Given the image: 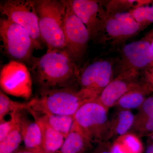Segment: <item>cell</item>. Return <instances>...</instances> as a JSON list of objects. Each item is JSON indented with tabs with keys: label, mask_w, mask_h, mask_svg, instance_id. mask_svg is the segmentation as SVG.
<instances>
[{
	"label": "cell",
	"mask_w": 153,
	"mask_h": 153,
	"mask_svg": "<svg viewBox=\"0 0 153 153\" xmlns=\"http://www.w3.org/2000/svg\"></svg>",
	"instance_id": "obj_36"
},
{
	"label": "cell",
	"mask_w": 153,
	"mask_h": 153,
	"mask_svg": "<svg viewBox=\"0 0 153 153\" xmlns=\"http://www.w3.org/2000/svg\"><path fill=\"white\" fill-rule=\"evenodd\" d=\"M146 153H153V140L147 146Z\"/></svg>",
	"instance_id": "obj_32"
},
{
	"label": "cell",
	"mask_w": 153,
	"mask_h": 153,
	"mask_svg": "<svg viewBox=\"0 0 153 153\" xmlns=\"http://www.w3.org/2000/svg\"><path fill=\"white\" fill-rule=\"evenodd\" d=\"M142 30L129 12L111 15L105 14L98 38L101 43L108 41L111 45L115 46L137 36Z\"/></svg>",
	"instance_id": "obj_8"
},
{
	"label": "cell",
	"mask_w": 153,
	"mask_h": 153,
	"mask_svg": "<svg viewBox=\"0 0 153 153\" xmlns=\"http://www.w3.org/2000/svg\"><path fill=\"white\" fill-rule=\"evenodd\" d=\"M148 91L149 89L145 85L140 88L129 91L120 98L114 106L117 109L128 110L139 109L146 99L145 95Z\"/></svg>",
	"instance_id": "obj_18"
},
{
	"label": "cell",
	"mask_w": 153,
	"mask_h": 153,
	"mask_svg": "<svg viewBox=\"0 0 153 153\" xmlns=\"http://www.w3.org/2000/svg\"><path fill=\"white\" fill-rule=\"evenodd\" d=\"M151 33H152V34H153V30H152V31H151Z\"/></svg>",
	"instance_id": "obj_34"
},
{
	"label": "cell",
	"mask_w": 153,
	"mask_h": 153,
	"mask_svg": "<svg viewBox=\"0 0 153 153\" xmlns=\"http://www.w3.org/2000/svg\"><path fill=\"white\" fill-rule=\"evenodd\" d=\"M38 124L42 133L43 149L46 153L59 152L65 140L63 135L47 123L37 113L31 109L28 111Z\"/></svg>",
	"instance_id": "obj_14"
},
{
	"label": "cell",
	"mask_w": 153,
	"mask_h": 153,
	"mask_svg": "<svg viewBox=\"0 0 153 153\" xmlns=\"http://www.w3.org/2000/svg\"><path fill=\"white\" fill-rule=\"evenodd\" d=\"M108 111L95 98L85 102L73 116L74 123L91 143L109 142Z\"/></svg>",
	"instance_id": "obj_4"
},
{
	"label": "cell",
	"mask_w": 153,
	"mask_h": 153,
	"mask_svg": "<svg viewBox=\"0 0 153 153\" xmlns=\"http://www.w3.org/2000/svg\"><path fill=\"white\" fill-rule=\"evenodd\" d=\"M91 146V143L74 122L58 153H85Z\"/></svg>",
	"instance_id": "obj_17"
},
{
	"label": "cell",
	"mask_w": 153,
	"mask_h": 153,
	"mask_svg": "<svg viewBox=\"0 0 153 153\" xmlns=\"http://www.w3.org/2000/svg\"><path fill=\"white\" fill-rule=\"evenodd\" d=\"M14 153H44L42 152H38V151L34 150L29 149L25 148L23 149L18 150Z\"/></svg>",
	"instance_id": "obj_31"
},
{
	"label": "cell",
	"mask_w": 153,
	"mask_h": 153,
	"mask_svg": "<svg viewBox=\"0 0 153 153\" xmlns=\"http://www.w3.org/2000/svg\"><path fill=\"white\" fill-rule=\"evenodd\" d=\"M129 12L142 30L153 23V9L151 6H141Z\"/></svg>",
	"instance_id": "obj_24"
},
{
	"label": "cell",
	"mask_w": 153,
	"mask_h": 153,
	"mask_svg": "<svg viewBox=\"0 0 153 153\" xmlns=\"http://www.w3.org/2000/svg\"><path fill=\"white\" fill-rule=\"evenodd\" d=\"M152 66H153V65H152Z\"/></svg>",
	"instance_id": "obj_37"
},
{
	"label": "cell",
	"mask_w": 153,
	"mask_h": 153,
	"mask_svg": "<svg viewBox=\"0 0 153 153\" xmlns=\"http://www.w3.org/2000/svg\"><path fill=\"white\" fill-rule=\"evenodd\" d=\"M41 39L48 50H66V0H35Z\"/></svg>",
	"instance_id": "obj_3"
},
{
	"label": "cell",
	"mask_w": 153,
	"mask_h": 153,
	"mask_svg": "<svg viewBox=\"0 0 153 153\" xmlns=\"http://www.w3.org/2000/svg\"><path fill=\"white\" fill-rule=\"evenodd\" d=\"M152 1L134 0H111L107 1L104 4L105 14L111 15L129 12L141 6L147 5Z\"/></svg>",
	"instance_id": "obj_20"
},
{
	"label": "cell",
	"mask_w": 153,
	"mask_h": 153,
	"mask_svg": "<svg viewBox=\"0 0 153 153\" xmlns=\"http://www.w3.org/2000/svg\"><path fill=\"white\" fill-rule=\"evenodd\" d=\"M95 98L85 91L70 87L45 89L29 102L30 109L39 114L74 116L85 102Z\"/></svg>",
	"instance_id": "obj_2"
},
{
	"label": "cell",
	"mask_w": 153,
	"mask_h": 153,
	"mask_svg": "<svg viewBox=\"0 0 153 153\" xmlns=\"http://www.w3.org/2000/svg\"><path fill=\"white\" fill-rule=\"evenodd\" d=\"M137 115L142 117L153 116V96L146 98L140 108Z\"/></svg>",
	"instance_id": "obj_27"
},
{
	"label": "cell",
	"mask_w": 153,
	"mask_h": 153,
	"mask_svg": "<svg viewBox=\"0 0 153 153\" xmlns=\"http://www.w3.org/2000/svg\"><path fill=\"white\" fill-rule=\"evenodd\" d=\"M151 51L153 55V37L151 41Z\"/></svg>",
	"instance_id": "obj_33"
},
{
	"label": "cell",
	"mask_w": 153,
	"mask_h": 153,
	"mask_svg": "<svg viewBox=\"0 0 153 153\" xmlns=\"http://www.w3.org/2000/svg\"><path fill=\"white\" fill-rule=\"evenodd\" d=\"M64 32L66 51L75 62L81 60L87 50L90 35L85 25L74 14L69 0H66Z\"/></svg>",
	"instance_id": "obj_10"
},
{
	"label": "cell",
	"mask_w": 153,
	"mask_h": 153,
	"mask_svg": "<svg viewBox=\"0 0 153 153\" xmlns=\"http://www.w3.org/2000/svg\"><path fill=\"white\" fill-rule=\"evenodd\" d=\"M0 37L3 48L8 56L22 63H31L36 48L27 30L7 18H2L0 20Z\"/></svg>",
	"instance_id": "obj_5"
},
{
	"label": "cell",
	"mask_w": 153,
	"mask_h": 153,
	"mask_svg": "<svg viewBox=\"0 0 153 153\" xmlns=\"http://www.w3.org/2000/svg\"><path fill=\"white\" fill-rule=\"evenodd\" d=\"M129 133L140 137L153 133V116L142 117L135 115L134 122Z\"/></svg>",
	"instance_id": "obj_23"
},
{
	"label": "cell",
	"mask_w": 153,
	"mask_h": 153,
	"mask_svg": "<svg viewBox=\"0 0 153 153\" xmlns=\"http://www.w3.org/2000/svg\"><path fill=\"white\" fill-rule=\"evenodd\" d=\"M21 129L25 148L46 153L43 149L41 128L35 121H31L22 115Z\"/></svg>",
	"instance_id": "obj_16"
},
{
	"label": "cell",
	"mask_w": 153,
	"mask_h": 153,
	"mask_svg": "<svg viewBox=\"0 0 153 153\" xmlns=\"http://www.w3.org/2000/svg\"><path fill=\"white\" fill-rule=\"evenodd\" d=\"M152 40L146 35L140 40L123 46L121 52L118 75L137 79L140 71L152 66Z\"/></svg>",
	"instance_id": "obj_7"
},
{
	"label": "cell",
	"mask_w": 153,
	"mask_h": 153,
	"mask_svg": "<svg viewBox=\"0 0 153 153\" xmlns=\"http://www.w3.org/2000/svg\"><path fill=\"white\" fill-rule=\"evenodd\" d=\"M135 115L128 110L118 109L110 119L108 141H113L128 133L133 125Z\"/></svg>",
	"instance_id": "obj_15"
},
{
	"label": "cell",
	"mask_w": 153,
	"mask_h": 153,
	"mask_svg": "<svg viewBox=\"0 0 153 153\" xmlns=\"http://www.w3.org/2000/svg\"><path fill=\"white\" fill-rule=\"evenodd\" d=\"M0 85L2 91L10 95L28 100L33 92L30 71L22 62L13 60L1 69Z\"/></svg>",
	"instance_id": "obj_9"
},
{
	"label": "cell",
	"mask_w": 153,
	"mask_h": 153,
	"mask_svg": "<svg viewBox=\"0 0 153 153\" xmlns=\"http://www.w3.org/2000/svg\"><path fill=\"white\" fill-rule=\"evenodd\" d=\"M22 111H16L10 114L8 120H4L0 123V141L4 138L22 120Z\"/></svg>",
	"instance_id": "obj_26"
},
{
	"label": "cell",
	"mask_w": 153,
	"mask_h": 153,
	"mask_svg": "<svg viewBox=\"0 0 153 153\" xmlns=\"http://www.w3.org/2000/svg\"><path fill=\"white\" fill-rule=\"evenodd\" d=\"M0 10L6 18L24 28L33 39L36 49H42L35 0H6L0 3Z\"/></svg>",
	"instance_id": "obj_6"
},
{
	"label": "cell",
	"mask_w": 153,
	"mask_h": 153,
	"mask_svg": "<svg viewBox=\"0 0 153 153\" xmlns=\"http://www.w3.org/2000/svg\"><path fill=\"white\" fill-rule=\"evenodd\" d=\"M22 141L21 121L4 139L0 141V153H15L18 150Z\"/></svg>",
	"instance_id": "obj_21"
},
{
	"label": "cell",
	"mask_w": 153,
	"mask_h": 153,
	"mask_svg": "<svg viewBox=\"0 0 153 153\" xmlns=\"http://www.w3.org/2000/svg\"><path fill=\"white\" fill-rule=\"evenodd\" d=\"M151 7H152V8L153 9V2L152 3V5L151 6Z\"/></svg>",
	"instance_id": "obj_35"
},
{
	"label": "cell",
	"mask_w": 153,
	"mask_h": 153,
	"mask_svg": "<svg viewBox=\"0 0 153 153\" xmlns=\"http://www.w3.org/2000/svg\"><path fill=\"white\" fill-rule=\"evenodd\" d=\"M113 79L112 62L108 60H99L80 71L78 82L80 89L97 98Z\"/></svg>",
	"instance_id": "obj_11"
},
{
	"label": "cell",
	"mask_w": 153,
	"mask_h": 153,
	"mask_svg": "<svg viewBox=\"0 0 153 153\" xmlns=\"http://www.w3.org/2000/svg\"><path fill=\"white\" fill-rule=\"evenodd\" d=\"M127 153H142L143 146L140 137L128 133L117 139Z\"/></svg>",
	"instance_id": "obj_25"
},
{
	"label": "cell",
	"mask_w": 153,
	"mask_h": 153,
	"mask_svg": "<svg viewBox=\"0 0 153 153\" xmlns=\"http://www.w3.org/2000/svg\"><path fill=\"white\" fill-rule=\"evenodd\" d=\"M111 143L110 142L99 144L91 153H113L111 150Z\"/></svg>",
	"instance_id": "obj_29"
},
{
	"label": "cell",
	"mask_w": 153,
	"mask_h": 153,
	"mask_svg": "<svg viewBox=\"0 0 153 153\" xmlns=\"http://www.w3.org/2000/svg\"><path fill=\"white\" fill-rule=\"evenodd\" d=\"M31 63L35 79L45 89L70 87L78 81L80 70L66 50H47Z\"/></svg>",
	"instance_id": "obj_1"
},
{
	"label": "cell",
	"mask_w": 153,
	"mask_h": 153,
	"mask_svg": "<svg viewBox=\"0 0 153 153\" xmlns=\"http://www.w3.org/2000/svg\"><path fill=\"white\" fill-rule=\"evenodd\" d=\"M31 108L30 102H21L9 98L2 90L0 91V122L4 120L7 114L16 111L29 110Z\"/></svg>",
	"instance_id": "obj_22"
},
{
	"label": "cell",
	"mask_w": 153,
	"mask_h": 153,
	"mask_svg": "<svg viewBox=\"0 0 153 153\" xmlns=\"http://www.w3.org/2000/svg\"><path fill=\"white\" fill-rule=\"evenodd\" d=\"M72 10L85 25L90 39L95 40L100 34L105 17L103 2L95 0L70 1Z\"/></svg>",
	"instance_id": "obj_12"
},
{
	"label": "cell",
	"mask_w": 153,
	"mask_h": 153,
	"mask_svg": "<svg viewBox=\"0 0 153 153\" xmlns=\"http://www.w3.org/2000/svg\"><path fill=\"white\" fill-rule=\"evenodd\" d=\"M36 113L49 126L62 134L65 138L71 130L74 123V117L71 116Z\"/></svg>",
	"instance_id": "obj_19"
},
{
	"label": "cell",
	"mask_w": 153,
	"mask_h": 153,
	"mask_svg": "<svg viewBox=\"0 0 153 153\" xmlns=\"http://www.w3.org/2000/svg\"><path fill=\"white\" fill-rule=\"evenodd\" d=\"M111 149L113 153H127L120 143L116 140L111 143Z\"/></svg>",
	"instance_id": "obj_30"
},
{
	"label": "cell",
	"mask_w": 153,
	"mask_h": 153,
	"mask_svg": "<svg viewBox=\"0 0 153 153\" xmlns=\"http://www.w3.org/2000/svg\"><path fill=\"white\" fill-rule=\"evenodd\" d=\"M144 86L137 79L118 75L107 85L96 99L108 110L114 106L118 100L126 93Z\"/></svg>",
	"instance_id": "obj_13"
},
{
	"label": "cell",
	"mask_w": 153,
	"mask_h": 153,
	"mask_svg": "<svg viewBox=\"0 0 153 153\" xmlns=\"http://www.w3.org/2000/svg\"><path fill=\"white\" fill-rule=\"evenodd\" d=\"M144 85L149 90H153V66L147 68L144 71Z\"/></svg>",
	"instance_id": "obj_28"
}]
</instances>
